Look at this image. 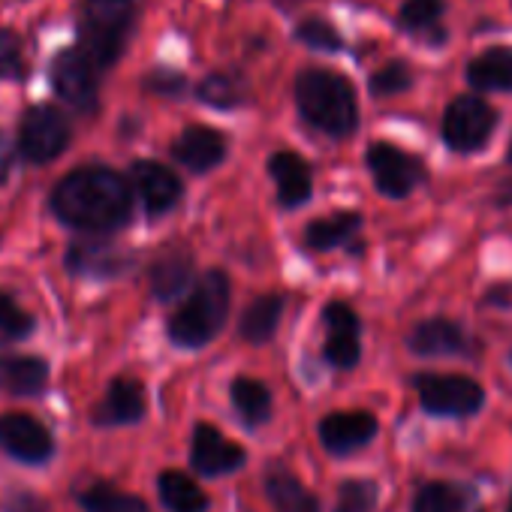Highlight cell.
Segmentation results:
<instances>
[{"instance_id": "obj_1", "label": "cell", "mask_w": 512, "mask_h": 512, "mask_svg": "<svg viewBox=\"0 0 512 512\" xmlns=\"http://www.w3.org/2000/svg\"><path fill=\"white\" fill-rule=\"evenodd\" d=\"M55 217L82 232H115L133 214L127 178L109 166H79L64 175L49 199Z\"/></svg>"}, {"instance_id": "obj_2", "label": "cell", "mask_w": 512, "mask_h": 512, "mask_svg": "<svg viewBox=\"0 0 512 512\" xmlns=\"http://www.w3.org/2000/svg\"><path fill=\"white\" fill-rule=\"evenodd\" d=\"M133 22H136L133 0H82L76 49L97 70H109L127 46Z\"/></svg>"}, {"instance_id": "obj_3", "label": "cell", "mask_w": 512, "mask_h": 512, "mask_svg": "<svg viewBox=\"0 0 512 512\" xmlns=\"http://www.w3.org/2000/svg\"><path fill=\"white\" fill-rule=\"evenodd\" d=\"M299 112L329 136H347L356 130V94L350 82L329 70H305L296 79Z\"/></svg>"}, {"instance_id": "obj_4", "label": "cell", "mask_w": 512, "mask_h": 512, "mask_svg": "<svg viewBox=\"0 0 512 512\" xmlns=\"http://www.w3.org/2000/svg\"><path fill=\"white\" fill-rule=\"evenodd\" d=\"M229 311V278L217 269L205 272L190 299L169 320V338L178 347H205L223 326Z\"/></svg>"}, {"instance_id": "obj_5", "label": "cell", "mask_w": 512, "mask_h": 512, "mask_svg": "<svg viewBox=\"0 0 512 512\" xmlns=\"http://www.w3.org/2000/svg\"><path fill=\"white\" fill-rule=\"evenodd\" d=\"M70 145V124L55 106H31L19 124V154L28 163H52Z\"/></svg>"}, {"instance_id": "obj_6", "label": "cell", "mask_w": 512, "mask_h": 512, "mask_svg": "<svg viewBox=\"0 0 512 512\" xmlns=\"http://www.w3.org/2000/svg\"><path fill=\"white\" fill-rule=\"evenodd\" d=\"M497 115L494 109L479 97H458L449 103L443 115V139L452 151H476L482 148L494 133Z\"/></svg>"}, {"instance_id": "obj_7", "label": "cell", "mask_w": 512, "mask_h": 512, "mask_svg": "<svg viewBox=\"0 0 512 512\" xmlns=\"http://www.w3.org/2000/svg\"><path fill=\"white\" fill-rule=\"evenodd\" d=\"M97 67L79 52V49H64L52 61V88L55 94L70 103L76 112H94L100 100V85H97Z\"/></svg>"}, {"instance_id": "obj_8", "label": "cell", "mask_w": 512, "mask_h": 512, "mask_svg": "<svg viewBox=\"0 0 512 512\" xmlns=\"http://www.w3.org/2000/svg\"><path fill=\"white\" fill-rule=\"evenodd\" d=\"M416 389L422 407L434 416H473L485 401L482 389L473 380L452 374H425L416 380Z\"/></svg>"}, {"instance_id": "obj_9", "label": "cell", "mask_w": 512, "mask_h": 512, "mask_svg": "<svg viewBox=\"0 0 512 512\" xmlns=\"http://www.w3.org/2000/svg\"><path fill=\"white\" fill-rule=\"evenodd\" d=\"M0 449L22 464H46L55 455V440L31 413H4L0 416Z\"/></svg>"}, {"instance_id": "obj_10", "label": "cell", "mask_w": 512, "mask_h": 512, "mask_svg": "<svg viewBox=\"0 0 512 512\" xmlns=\"http://www.w3.org/2000/svg\"><path fill=\"white\" fill-rule=\"evenodd\" d=\"M368 166L374 172V181H377L380 193L392 196V199L407 196L425 178V166L416 157H410L401 148L386 145V142H377V145L368 148Z\"/></svg>"}, {"instance_id": "obj_11", "label": "cell", "mask_w": 512, "mask_h": 512, "mask_svg": "<svg viewBox=\"0 0 512 512\" xmlns=\"http://www.w3.org/2000/svg\"><path fill=\"white\" fill-rule=\"evenodd\" d=\"M130 184H133L136 196L142 199V205L151 217L172 211L181 199L178 175L172 169H166L163 163H154V160H136L130 169Z\"/></svg>"}, {"instance_id": "obj_12", "label": "cell", "mask_w": 512, "mask_h": 512, "mask_svg": "<svg viewBox=\"0 0 512 512\" xmlns=\"http://www.w3.org/2000/svg\"><path fill=\"white\" fill-rule=\"evenodd\" d=\"M190 464L205 473V476H220L232 473L244 464V449L226 440L217 428L211 425H196L193 431V446H190Z\"/></svg>"}, {"instance_id": "obj_13", "label": "cell", "mask_w": 512, "mask_h": 512, "mask_svg": "<svg viewBox=\"0 0 512 512\" xmlns=\"http://www.w3.org/2000/svg\"><path fill=\"white\" fill-rule=\"evenodd\" d=\"M130 253L109 241H76L67 250V269L79 278H115L127 272Z\"/></svg>"}, {"instance_id": "obj_14", "label": "cell", "mask_w": 512, "mask_h": 512, "mask_svg": "<svg viewBox=\"0 0 512 512\" xmlns=\"http://www.w3.org/2000/svg\"><path fill=\"white\" fill-rule=\"evenodd\" d=\"M377 434V419L365 410H350V413H332L320 422V440L329 452H353L371 443Z\"/></svg>"}, {"instance_id": "obj_15", "label": "cell", "mask_w": 512, "mask_h": 512, "mask_svg": "<svg viewBox=\"0 0 512 512\" xmlns=\"http://www.w3.org/2000/svg\"><path fill=\"white\" fill-rule=\"evenodd\" d=\"M326 356L335 368H356L359 362V317L350 305H329L326 308Z\"/></svg>"}, {"instance_id": "obj_16", "label": "cell", "mask_w": 512, "mask_h": 512, "mask_svg": "<svg viewBox=\"0 0 512 512\" xmlns=\"http://www.w3.org/2000/svg\"><path fill=\"white\" fill-rule=\"evenodd\" d=\"M145 416V389L139 380L130 377H118L109 383L106 398L97 404L94 410V422L97 425H133Z\"/></svg>"}, {"instance_id": "obj_17", "label": "cell", "mask_w": 512, "mask_h": 512, "mask_svg": "<svg viewBox=\"0 0 512 512\" xmlns=\"http://www.w3.org/2000/svg\"><path fill=\"white\" fill-rule=\"evenodd\" d=\"M172 157L190 172H208L226 157V136L211 127H187L172 142Z\"/></svg>"}, {"instance_id": "obj_18", "label": "cell", "mask_w": 512, "mask_h": 512, "mask_svg": "<svg viewBox=\"0 0 512 512\" xmlns=\"http://www.w3.org/2000/svg\"><path fill=\"white\" fill-rule=\"evenodd\" d=\"M410 350L419 356H461L470 353V338L452 320H425L410 335Z\"/></svg>"}, {"instance_id": "obj_19", "label": "cell", "mask_w": 512, "mask_h": 512, "mask_svg": "<svg viewBox=\"0 0 512 512\" xmlns=\"http://www.w3.org/2000/svg\"><path fill=\"white\" fill-rule=\"evenodd\" d=\"M49 386V362L40 356H0V389L10 395H40Z\"/></svg>"}, {"instance_id": "obj_20", "label": "cell", "mask_w": 512, "mask_h": 512, "mask_svg": "<svg viewBox=\"0 0 512 512\" xmlns=\"http://www.w3.org/2000/svg\"><path fill=\"white\" fill-rule=\"evenodd\" d=\"M269 172H272V178L278 184L281 205L293 208V205L308 202V196H311V169H308V163L299 154L278 151L269 160Z\"/></svg>"}, {"instance_id": "obj_21", "label": "cell", "mask_w": 512, "mask_h": 512, "mask_svg": "<svg viewBox=\"0 0 512 512\" xmlns=\"http://www.w3.org/2000/svg\"><path fill=\"white\" fill-rule=\"evenodd\" d=\"M266 494L278 512H320V500L284 467L272 464L266 473Z\"/></svg>"}, {"instance_id": "obj_22", "label": "cell", "mask_w": 512, "mask_h": 512, "mask_svg": "<svg viewBox=\"0 0 512 512\" xmlns=\"http://www.w3.org/2000/svg\"><path fill=\"white\" fill-rule=\"evenodd\" d=\"M193 278V260L187 250H169L151 269V290L160 302H172L178 299Z\"/></svg>"}, {"instance_id": "obj_23", "label": "cell", "mask_w": 512, "mask_h": 512, "mask_svg": "<svg viewBox=\"0 0 512 512\" xmlns=\"http://www.w3.org/2000/svg\"><path fill=\"white\" fill-rule=\"evenodd\" d=\"M467 79L479 91H512V49H488L470 61Z\"/></svg>"}, {"instance_id": "obj_24", "label": "cell", "mask_w": 512, "mask_h": 512, "mask_svg": "<svg viewBox=\"0 0 512 512\" xmlns=\"http://www.w3.org/2000/svg\"><path fill=\"white\" fill-rule=\"evenodd\" d=\"M413 512H479L473 491L455 482H428L413 503Z\"/></svg>"}, {"instance_id": "obj_25", "label": "cell", "mask_w": 512, "mask_h": 512, "mask_svg": "<svg viewBox=\"0 0 512 512\" xmlns=\"http://www.w3.org/2000/svg\"><path fill=\"white\" fill-rule=\"evenodd\" d=\"M157 491L160 500L169 512H205L208 509V497L205 491L184 473L178 470H166L157 479Z\"/></svg>"}, {"instance_id": "obj_26", "label": "cell", "mask_w": 512, "mask_h": 512, "mask_svg": "<svg viewBox=\"0 0 512 512\" xmlns=\"http://www.w3.org/2000/svg\"><path fill=\"white\" fill-rule=\"evenodd\" d=\"M281 314H284V299L281 296H263L256 299L244 317H241V338L250 341V344H266L275 332H278V323H281Z\"/></svg>"}, {"instance_id": "obj_27", "label": "cell", "mask_w": 512, "mask_h": 512, "mask_svg": "<svg viewBox=\"0 0 512 512\" xmlns=\"http://www.w3.org/2000/svg\"><path fill=\"white\" fill-rule=\"evenodd\" d=\"M232 404L244 425H263L272 416V392L260 380L238 377L232 383Z\"/></svg>"}, {"instance_id": "obj_28", "label": "cell", "mask_w": 512, "mask_h": 512, "mask_svg": "<svg viewBox=\"0 0 512 512\" xmlns=\"http://www.w3.org/2000/svg\"><path fill=\"white\" fill-rule=\"evenodd\" d=\"M362 226V217L356 211H344V214H332L326 220H317L305 229V241L314 250H332L338 244H344L347 238H353Z\"/></svg>"}, {"instance_id": "obj_29", "label": "cell", "mask_w": 512, "mask_h": 512, "mask_svg": "<svg viewBox=\"0 0 512 512\" xmlns=\"http://www.w3.org/2000/svg\"><path fill=\"white\" fill-rule=\"evenodd\" d=\"M79 506L85 512H148V506L139 497L118 491L109 482H97V485L79 491Z\"/></svg>"}, {"instance_id": "obj_30", "label": "cell", "mask_w": 512, "mask_h": 512, "mask_svg": "<svg viewBox=\"0 0 512 512\" xmlns=\"http://www.w3.org/2000/svg\"><path fill=\"white\" fill-rule=\"evenodd\" d=\"M440 19H443V0H407L401 7V25L416 34H431L434 43H440L443 37Z\"/></svg>"}, {"instance_id": "obj_31", "label": "cell", "mask_w": 512, "mask_h": 512, "mask_svg": "<svg viewBox=\"0 0 512 512\" xmlns=\"http://www.w3.org/2000/svg\"><path fill=\"white\" fill-rule=\"evenodd\" d=\"M196 94H199L202 103H208L214 109H235L241 103V85L232 76H223V73H214V76L202 79Z\"/></svg>"}, {"instance_id": "obj_32", "label": "cell", "mask_w": 512, "mask_h": 512, "mask_svg": "<svg viewBox=\"0 0 512 512\" xmlns=\"http://www.w3.org/2000/svg\"><path fill=\"white\" fill-rule=\"evenodd\" d=\"M37 329V320L10 296L0 290V335H7L10 341H22Z\"/></svg>"}, {"instance_id": "obj_33", "label": "cell", "mask_w": 512, "mask_h": 512, "mask_svg": "<svg viewBox=\"0 0 512 512\" xmlns=\"http://www.w3.org/2000/svg\"><path fill=\"white\" fill-rule=\"evenodd\" d=\"M296 40H302L305 46H311L317 52H338L344 46L341 34L326 19H305V22H299Z\"/></svg>"}, {"instance_id": "obj_34", "label": "cell", "mask_w": 512, "mask_h": 512, "mask_svg": "<svg viewBox=\"0 0 512 512\" xmlns=\"http://www.w3.org/2000/svg\"><path fill=\"white\" fill-rule=\"evenodd\" d=\"M377 509V488L374 482L350 479L341 485L338 494V512H374Z\"/></svg>"}, {"instance_id": "obj_35", "label": "cell", "mask_w": 512, "mask_h": 512, "mask_svg": "<svg viewBox=\"0 0 512 512\" xmlns=\"http://www.w3.org/2000/svg\"><path fill=\"white\" fill-rule=\"evenodd\" d=\"M22 43L13 31L0 28V79H22Z\"/></svg>"}, {"instance_id": "obj_36", "label": "cell", "mask_w": 512, "mask_h": 512, "mask_svg": "<svg viewBox=\"0 0 512 512\" xmlns=\"http://www.w3.org/2000/svg\"><path fill=\"white\" fill-rule=\"evenodd\" d=\"M410 82H413L410 70H407L401 61H395V64L383 67V70H380V73L371 79V91H374L377 97H386V94H401V91H407V88H410Z\"/></svg>"}, {"instance_id": "obj_37", "label": "cell", "mask_w": 512, "mask_h": 512, "mask_svg": "<svg viewBox=\"0 0 512 512\" xmlns=\"http://www.w3.org/2000/svg\"><path fill=\"white\" fill-rule=\"evenodd\" d=\"M145 88L154 91V94H181L187 88L184 76L181 73H172V70H154L148 79H145Z\"/></svg>"}, {"instance_id": "obj_38", "label": "cell", "mask_w": 512, "mask_h": 512, "mask_svg": "<svg viewBox=\"0 0 512 512\" xmlns=\"http://www.w3.org/2000/svg\"><path fill=\"white\" fill-rule=\"evenodd\" d=\"M13 163H16V142L4 130H0V184L10 178Z\"/></svg>"}, {"instance_id": "obj_39", "label": "cell", "mask_w": 512, "mask_h": 512, "mask_svg": "<svg viewBox=\"0 0 512 512\" xmlns=\"http://www.w3.org/2000/svg\"><path fill=\"white\" fill-rule=\"evenodd\" d=\"M10 512H46V506H43L37 497H31V494H19V497L13 500Z\"/></svg>"}, {"instance_id": "obj_40", "label": "cell", "mask_w": 512, "mask_h": 512, "mask_svg": "<svg viewBox=\"0 0 512 512\" xmlns=\"http://www.w3.org/2000/svg\"><path fill=\"white\" fill-rule=\"evenodd\" d=\"M506 157H509V163H512V142H509V151H506Z\"/></svg>"}, {"instance_id": "obj_41", "label": "cell", "mask_w": 512, "mask_h": 512, "mask_svg": "<svg viewBox=\"0 0 512 512\" xmlns=\"http://www.w3.org/2000/svg\"><path fill=\"white\" fill-rule=\"evenodd\" d=\"M506 512H512V500H509V506H506Z\"/></svg>"}]
</instances>
